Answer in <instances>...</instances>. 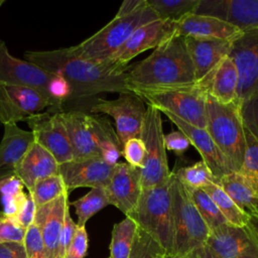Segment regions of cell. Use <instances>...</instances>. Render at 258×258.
Here are the masks:
<instances>
[{"instance_id":"7bdbcfd3","label":"cell","mask_w":258,"mask_h":258,"mask_svg":"<svg viewBox=\"0 0 258 258\" xmlns=\"http://www.w3.org/2000/svg\"><path fill=\"white\" fill-rule=\"evenodd\" d=\"M89 239L86 227L77 226L75 236L71 242L66 258H84L87 255Z\"/></svg>"},{"instance_id":"7dc6e473","label":"cell","mask_w":258,"mask_h":258,"mask_svg":"<svg viewBox=\"0 0 258 258\" xmlns=\"http://www.w3.org/2000/svg\"><path fill=\"white\" fill-rule=\"evenodd\" d=\"M175 258H221L216 253H214L207 245L198 247L187 254L181 256V257H175Z\"/></svg>"},{"instance_id":"5b68a950","label":"cell","mask_w":258,"mask_h":258,"mask_svg":"<svg viewBox=\"0 0 258 258\" xmlns=\"http://www.w3.org/2000/svg\"><path fill=\"white\" fill-rule=\"evenodd\" d=\"M206 130L229 160L234 171H239L246 150L241 104L239 102L221 104L208 95Z\"/></svg>"},{"instance_id":"7c38bea8","label":"cell","mask_w":258,"mask_h":258,"mask_svg":"<svg viewBox=\"0 0 258 258\" xmlns=\"http://www.w3.org/2000/svg\"><path fill=\"white\" fill-rule=\"evenodd\" d=\"M53 77V74L36 64L12 55L5 42L0 38V83L34 88L45 94L50 100L48 89ZM50 102L52 103L51 100ZM49 112L54 113L53 103L52 110Z\"/></svg>"},{"instance_id":"3957f363","label":"cell","mask_w":258,"mask_h":258,"mask_svg":"<svg viewBox=\"0 0 258 258\" xmlns=\"http://www.w3.org/2000/svg\"><path fill=\"white\" fill-rule=\"evenodd\" d=\"M159 19L153 9L146 3L128 14L116 13L115 17L104 27L81 43L67 47L75 56L106 62L125 43L139 26Z\"/></svg>"},{"instance_id":"9c48e42d","label":"cell","mask_w":258,"mask_h":258,"mask_svg":"<svg viewBox=\"0 0 258 258\" xmlns=\"http://www.w3.org/2000/svg\"><path fill=\"white\" fill-rule=\"evenodd\" d=\"M90 112L113 118L121 147L127 140L141 136L146 107L144 101L135 93H121L114 100L98 98L92 104Z\"/></svg>"},{"instance_id":"f35d334b","label":"cell","mask_w":258,"mask_h":258,"mask_svg":"<svg viewBox=\"0 0 258 258\" xmlns=\"http://www.w3.org/2000/svg\"><path fill=\"white\" fill-rule=\"evenodd\" d=\"M241 116L244 126L258 140V92L241 104Z\"/></svg>"},{"instance_id":"4dcf8cb0","label":"cell","mask_w":258,"mask_h":258,"mask_svg":"<svg viewBox=\"0 0 258 258\" xmlns=\"http://www.w3.org/2000/svg\"><path fill=\"white\" fill-rule=\"evenodd\" d=\"M24 184L16 176L11 175L0 180V195L3 212L14 218L24 205L28 192H24Z\"/></svg>"},{"instance_id":"681fc988","label":"cell","mask_w":258,"mask_h":258,"mask_svg":"<svg viewBox=\"0 0 258 258\" xmlns=\"http://www.w3.org/2000/svg\"><path fill=\"white\" fill-rule=\"evenodd\" d=\"M156 258H175L173 255H170V254H165L164 252H160Z\"/></svg>"},{"instance_id":"f6af8a7d","label":"cell","mask_w":258,"mask_h":258,"mask_svg":"<svg viewBox=\"0 0 258 258\" xmlns=\"http://www.w3.org/2000/svg\"><path fill=\"white\" fill-rule=\"evenodd\" d=\"M35 212H36V207L35 204L32 200L31 195L28 192L27 199L20 209V211L17 213V215L13 218L16 223L22 227L24 230H26L30 225L33 224L34 222V217H35Z\"/></svg>"},{"instance_id":"9a60e30c","label":"cell","mask_w":258,"mask_h":258,"mask_svg":"<svg viewBox=\"0 0 258 258\" xmlns=\"http://www.w3.org/2000/svg\"><path fill=\"white\" fill-rule=\"evenodd\" d=\"M206 245L221 258H258V239L248 225L225 224L210 233Z\"/></svg>"},{"instance_id":"603a6c76","label":"cell","mask_w":258,"mask_h":258,"mask_svg":"<svg viewBox=\"0 0 258 258\" xmlns=\"http://www.w3.org/2000/svg\"><path fill=\"white\" fill-rule=\"evenodd\" d=\"M176 34L183 37L213 38L234 41L243 32L237 27L210 15L191 13L175 21Z\"/></svg>"},{"instance_id":"1f68e13d","label":"cell","mask_w":258,"mask_h":258,"mask_svg":"<svg viewBox=\"0 0 258 258\" xmlns=\"http://www.w3.org/2000/svg\"><path fill=\"white\" fill-rule=\"evenodd\" d=\"M187 189L194 205L211 232L225 224H229L208 192H206L203 188Z\"/></svg>"},{"instance_id":"44dd1931","label":"cell","mask_w":258,"mask_h":258,"mask_svg":"<svg viewBox=\"0 0 258 258\" xmlns=\"http://www.w3.org/2000/svg\"><path fill=\"white\" fill-rule=\"evenodd\" d=\"M185 44L195 69L197 84L203 83L229 55L232 47L230 40L184 37Z\"/></svg>"},{"instance_id":"bcb514c9","label":"cell","mask_w":258,"mask_h":258,"mask_svg":"<svg viewBox=\"0 0 258 258\" xmlns=\"http://www.w3.org/2000/svg\"><path fill=\"white\" fill-rule=\"evenodd\" d=\"M0 258H27L24 243L9 242L0 244Z\"/></svg>"},{"instance_id":"836d02e7","label":"cell","mask_w":258,"mask_h":258,"mask_svg":"<svg viewBox=\"0 0 258 258\" xmlns=\"http://www.w3.org/2000/svg\"><path fill=\"white\" fill-rule=\"evenodd\" d=\"M28 192L31 195L35 207L39 208L67 194L68 190L61 176L55 174L38 180Z\"/></svg>"},{"instance_id":"277c9868","label":"cell","mask_w":258,"mask_h":258,"mask_svg":"<svg viewBox=\"0 0 258 258\" xmlns=\"http://www.w3.org/2000/svg\"><path fill=\"white\" fill-rule=\"evenodd\" d=\"M171 176L168 181L159 186L142 189L137 205L126 216L131 218L139 229L148 234L165 254L170 255L173 250Z\"/></svg>"},{"instance_id":"f907efd6","label":"cell","mask_w":258,"mask_h":258,"mask_svg":"<svg viewBox=\"0 0 258 258\" xmlns=\"http://www.w3.org/2000/svg\"><path fill=\"white\" fill-rule=\"evenodd\" d=\"M256 209H257V216H258V202H257V207H256Z\"/></svg>"},{"instance_id":"c3c4849f","label":"cell","mask_w":258,"mask_h":258,"mask_svg":"<svg viewBox=\"0 0 258 258\" xmlns=\"http://www.w3.org/2000/svg\"><path fill=\"white\" fill-rule=\"evenodd\" d=\"M248 227L251 229V231L253 232L255 237L258 239V216L257 215L250 216L249 222H248Z\"/></svg>"},{"instance_id":"e0dca14e","label":"cell","mask_w":258,"mask_h":258,"mask_svg":"<svg viewBox=\"0 0 258 258\" xmlns=\"http://www.w3.org/2000/svg\"><path fill=\"white\" fill-rule=\"evenodd\" d=\"M196 13L219 18L242 32L258 29V0H200Z\"/></svg>"},{"instance_id":"74e56055","label":"cell","mask_w":258,"mask_h":258,"mask_svg":"<svg viewBox=\"0 0 258 258\" xmlns=\"http://www.w3.org/2000/svg\"><path fill=\"white\" fill-rule=\"evenodd\" d=\"M25 232L26 230L20 227L12 217L6 215L3 211L0 212V244L24 243Z\"/></svg>"},{"instance_id":"f5cc1de1","label":"cell","mask_w":258,"mask_h":258,"mask_svg":"<svg viewBox=\"0 0 258 258\" xmlns=\"http://www.w3.org/2000/svg\"><path fill=\"white\" fill-rule=\"evenodd\" d=\"M109 258H111V257H109Z\"/></svg>"},{"instance_id":"e575fe53","label":"cell","mask_w":258,"mask_h":258,"mask_svg":"<svg viewBox=\"0 0 258 258\" xmlns=\"http://www.w3.org/2000/svg\"><path fill=\"white\" fill-rule=\"evenodd\" d=\"M175 177L187 188H204L214 182L215 177L204 160L195 162L191 165L180 167L174 171Z\"/></svg>"},{"instance_id":"7402d4cb","label":"cell","mask_w":258,"mask_h":258,"mask_svg":"<svg viewBox=\"0 0 258 258\" xmlns=\"http://www.w3.org/2000/svg\"><path fill=\"white\" fill-rule=\"evenodd\" d=\"M69 205V194L67 192L54 201L36 208L33 223L40 232L46 258H57L59 237Z\"/></svg>"},{"instance_id":"4316f807","label":"cell","mask_w":258,"mask_h":258,"mask_svg":"<svg viewBox=\"0 0 258 258\" xmlns=\"http://www.w3.org/2000/svg\"><path fill=\"white\" fill-rule=\"evenodd\" d=\"M217 183L233 202L247 215H257L258 194L251 182L240 172L232 171L221 177L215 178Z\"/></svg>"},{"instance_id":"f546056e","label":"cell","mask_w":258,"mask_h":258,"mask_svg":"<svg viewBox=\"0 0 258 258\" xmlns=\"http://www.w3.org/2000/svg\"><path fill=\"white\" fill-rule=\"evenodd\" d=\"M203 189L212 198L230 225L236 227H245L248 225L250 216L244 213L217 183L212 182Z\"/></svg>"},{"instance_id":"816d5d0a","label":"cell","mask_w":258,"mask_h":258,"mask_svg":"<svg viewBox=\"0 0 258 258\" xmlns=\"http://www.w3.org/2000/svg\"><path fill=\"white\" fill-rule=\"evenodd\" d=\"M3 2H4V0H0V5H1Z\"/></svg>"},{"instance_id":"30bf717a","label":"cell","mask_w":258,"mask_h":258,"mask_svg":"<svg viewBox=\"0 0 258 258\" xmlns=\"http://www.w3.org/2000/svg\"><path fill=\"white\" fill-rule=\"evenodd\" d=\"M45 109L51 111L52 103L42 92L26 86L0 83V124H16Z\"/></svg>"},{"instance_id":"b9f144b4","label":"cell","mask_w":258,"mask_h":258,"mask_svg":"<svg viewBox=\"0 0 258 258\" xmlns=\"http://www.w3.org/2000/svg\"><path fill=\"white\" fill-rule=\"evenodd\" d=\"M76 230H77V223L71 217L70 205H69V207L67 208V211H66L63 225H62V229H61V233H60V237H59L57 258L66 257L69 247L71 245V242L75 236Z\"/></svg>"},{"instance_id":"484cf974","label":"cell","mask_w":258,"mask_h":258,"mask_svg":"<svg viewBox=\"0 0 258 258\" xmlns=\"http://www.w3.org/2000/svg\"><path fill=\"white\" fill-rule=\"evenodd\" d=\"M208 95L221 104H231L238 101L239 73L233 61L226 56L213 73L201 84Z\"/></svg>"},{"instance_id":"db71d44e","label":"cell","mask_w":258,"mask_h":258,"mask_svg":"<svg viewBox=\"0 0 258 258\" xmlns=\"http://www.w3.org/2000/svg\"><path fill=\"white\" fill-rule=\"evenodd\" d=\"M63 258H66V257H63Z\"/></svg>"},{"instance_id":"d590c367","label":"cell","mask_w":258,"mask_h":258,"mask_svg":"<svg viewBox=\"0 0 258 258\" xmlns=\"http://www.w3.org/2000/svg\"><path fill=\"white\" fill-rule=\"evenodd\" d=\"M245 139L246 150L243 163L238 172L243 174L251 182L258 194V140L246 127Z\"/></svg>"},{"instance_id":"60d3db41","label":"cell","mask_w":258,"mask_h":258,"mask_svg":"<svg viewBox=\"0 0 258 258\" xmlns=\"http://www.w3.org/2000/svg\"><path fill=\"white\" fill-rule=\"evenodd\" d=\"M24 246L27 258H46L40 232L34 223L26 229Z\"/></svg>"},{"instance_id":"ac0fdd59","label":"cell","mask_w":258,"mask_h":258,"mask_svg":"<svg viewBox=\"0 0 258 258\" xmlns=\"http://www.w3.org/2000/svg\"><path fill=\"white\" fill-rule=\"evenodd\" d=\"M57 114L68 133L73 160L101 157L91 114L77 110H63Z\"/></svg>"},{"instance_id":"d4e9b609","label":"cell","mask_w":258,"mask_h":258,"mask_svg":"<svg viewBox=\"0 0 258 258\" xmlns=\"http://www.w3.org/2000/svg\"><path fill=\"white\" fill-rule=\"evenodd\" d=\"M59 164L44 147L33 142L15 170V175L22 181L27 191L45 177L58 174Z\"/></svg>"},{"instance_id":"4fadbf2b","label":"cell","mask_w":258,"mask_h":258,"mask_svg":"<svg viewBox=\"0 0 258 258\" xmlns=\"http://www.w3.org/2000/svg\"><path fill=\"white\" fill-rule=\"evenodd\" d=\"M25 122L33 132L34 141L50 152L58 164L74 159L67 130L57 113L46 110L28 117Z\"/></svg>"},{"instance_id":"d6a6232c","label":"cell","mask_w":258,"mask_h":258,"mask_svg":"<svg viewBox=\"0 0 258 258\" xmlns=\"http://www.w3.org/2000/svg\"><path fill=\"white\" fill-rule=\"evenodd\" d=\"M159 19L178 21L182 17L196 13L200 0H147Z\"/></svg>"},{"instance_id":"83f0119b","label":"cell","mask_w":258,"mask_h":258,"mask_svg":"<svg viewBox=\"0 0 258 258\" xmlns=\"http://www.w3.org/2000/svg\"><path fill=\"white\" fill-rule=\"evenodd\" d=\"M137 224L129 217L114 224L110 243L111 258H129L137 232Z\"/></svg>"},{"instance_id":"6da1fadb","label":"cell","mask_w":258,"mask_h":258,"mask_svg":"<svg viewBox=\"0 0 258 258\" xmlns=\"http://www.w3.org/2000/svg\"><path fill=\"white\" fill-rule=\"evenodd\" d=\"M24 56L44 71L62 77L71 86L72 100L101 93L130 92L126 85L129 66L78 57L72 55L67 47L25 51Z\"/></svg>"},{"instance_id":"5bb4252c","label":"cell","mask_w":258,"mask_h":258,"mask_svg":"<svg viewBox=\"0 0 258 258\" xmlns=\"http://www.w3.org/2000/svg\"><path fill=\"white\" fill-rule=\"evenodd\" d=\"M176 34L174 21L156 19L136 28L125 43L111 56L109 62L128 66V62L139 53L155 48Z\"/></svg>"},{"instance_id":"8fae6325","label":"cell","mask_w":258,"mask_h":258,"mask_svg":"<svg viewBox=\"0 0 258 258\" xmlns=\"http://www.w3.org/2000/svg\"><path fill=\"white\" fill-rule=\"evenodd\" d=\"M229 56L239 73L238 101L242 104L258 92V29L243 32L235 39Z\"/></svg>"},{"instance_id":"ab89813d","label":"cell","mask_w":258,"mask_h":258,"mask_svg":"<svg viewBox=\"0 0 258 258\" xmlns=\"http://www.w3.org/2000/svg\"><path fill=\"white\" fill-rule=\"evenodd\" d=\"M122 156L126 163L133 167L142 168L145 157V146L141 138H131L122 146Z\"/></svg>"},{"instance_id":"d6986e66","label":"cell","mask_w":258,"mask_h":258,"mask_svg":"<svg viewBox=\"0 0 258 258\" xmlns=\"http://www.w3.org/2000/svg\"><path fill=\"white\" fill-rule=\"evenodd\" d=\"M113 167L106 163L102 157H93L59 164L58 174L61 176L68 192H70L79 187L105 186Z\"/></svg>"},{"instance_id":"7a4b0ae2","label":"cell","mask_w":258,"mask_h":258,"mask_svg":"<svg viewBox=\"0 0 258 258\" xmlns=\"http://www.w3.org/2000/svg\"><path fill=\"white\" fill-rule=\"evenodd\" d=\"M195 69L185 38L173 35L127 72L130 92L153 91L196 85Z\"/></svg>"},{"instance_id":"8992f818","label":"cell","mask_w":258,"mask_h":258,"mask_svg":"<svg viewBox=\"0 0 258 258\" xmlns=\"http://www.w3.org/2000/svg\"><path fill=\"white\" fill-rule=\"evenodd\" d=\"M170 194L173 216V250L174 257H181L191 250L206 245L211 233L196 206L186 186L172 171Z\"/></svg>"},{"instance_id":"ba28073f","label":"cell","mask_w":258,"mask_h":258,"mask_svg":"<svg viewBox=\"0 0 258 258\" xmlns=\"http://www.w3.org/2000/svg\"><path fill=\"white\" fill-rule=\"evenodd\" d=\"M161 112L152 106L146 107L140 138L145 146V157L141 168L142 189L159 186L169 180V170Z\"/></svg>"},{"instance_id":"ffe728a7","label":"cell","mask_w":258,"mask_h":258,"mask_svg":"<svg viewBox=\"0 0 258 258\" xmlns=\"http://www.w3.org/2000/svg\"><path fill=\"white\" fill-rule=\"evenodd\" d=\"M161 113H163L179 131L185 134L190 144L201 154L202 160H204L210 167L215 178L234 171L231 163L219 150L206 129L192 126L169 112L163 111Z\"/></svg>"},{"instance_id":"cb8c5ba5","label":"cell","mask_w":258,"mask_h":258,"mask_svg":"<svg viewBox=\"0 0 258 258\" xmlns=\"http://www.w3.org/2000/svg\"><path fill=\"white\" fill-rule=\"evenodd\" d=\"M34 142L33 132L21 129L17 124H5L0 142V180L15 175V170Z\"/></svg>"},{"instance_id":"2e32d148","label":"cell","mask_w":258,"mask_h":258,"mask_svg":"<svg viewBox=\"0 0 258 258\" xmlns=\"http://www.w3.org/2000/svg\"><path fill=\"white\" fill-rule=\"evenodd\" d=\"M104 187L110 205L116 207L126 217L135 208L142 192L141 168L133 167L126 162H118L114 165Z\"/></svg>"},{"instance_id":"f1b7e54d","label":"cell","mask_w":258,"mask_h":258,"mask_svg":"<svg viewBox=\"0 0 258 258\" xmlns=\"http://www.w3.org/2000/svg\"><path fill=\"white\" fill-rule=\"evenodd\" d=\"M109 200L104 186L93 187L82 198L70 203L76 211L77 226L86 227V223L98 212L109 206Z\"/></svg>"},{"instance_id":"ee69618b","label":"cell","mask_w":258,"mask_h":258,"mask_svg":"<svg viewBox=\"0 0 258 258\" xmlns=\"http://www.w3.org/2000/svg\"><path fill=\"white\" fill-rule=\"evenodd\" d=\"M163 141L165 149L174 152L176 155H182L191 145L185 134L179 130L164 134Z\"/></svg>"},{"instance_id":"8d00e7d4","label":"cell","mask_w":258,"mask_h":258,"mask_svg":"<svg viewBox=\"0 0 258 258\" xmlns=\"http://www.w3.org/2000/svg\"><path fill=\"white\" fill-rule=\"evenodd\" d=\"M163 252L161 247L144 231L137 229L129 258H156Z\"/></svg>"},{"instance_id":"52a82bcc","label":"cell","mask_w":258,"mask_h":258,"mask_svg":"<svg viewBox=\"0 0 258 258\" xmlns=\"http://www.w3.org/2000/svg\"><path fill=\"white\" fill-rule=\"evenodd\" d=\"M135 94L147 106H152L160 112H169L192 126L206 129L208 93L199 84L153 91H140Z\"/></svg>"}]
</instances>
